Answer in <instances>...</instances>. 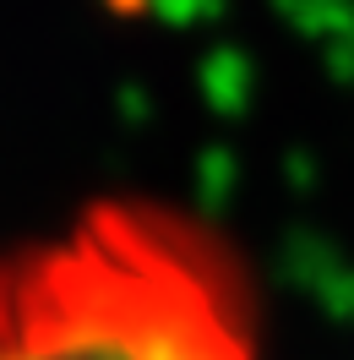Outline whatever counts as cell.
I'll use <instances>...</instances> for the list:
<instances>
[{
	"mask_svg": "<svg viewBox=\"0 0 354 360\" xmlns=\"http://www.w3.org/2000/svg\"><path fill=\"white\" fill-rule=\"evenodd\" d=\"M245 246L175 197L110 191L0 251V360H267Z\"/></svg>",
	"mask_w": 354,
	"mask_h": 360,
	"instance_id": "cell-1",
	"label": "cell"
}]
</instances>
